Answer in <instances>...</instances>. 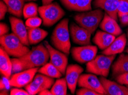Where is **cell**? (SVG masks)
Listing matches in <instances>:
<instances>
[{"instance_id": "obj_1", "label": "cell", "mask_w": 128, "mask_h": 95, "mask_svg": "<svg viewBox=\"0 0 128 95\" xmlns=\"http://www.w3.org/2000/svg\"><path fill=\"white\" fill-rule=\"evenodd\" d=\"M68 22V19H62L54 29L51 38V43L54 47L67 55H69L71 51Z\"/></svg>"}, {"instance_id": "obj_2", "label": "cell", "mask_w": 128, "mask_h": 95, "mask_svg": "<svg viewBox=\"0 0 128 95\" xmlns=\"http://www.w3.org/2000/svg\"><path fill=\"white\" fill-rule=\"evenodd\" d=\"M50 58L48 50L44 43L34 47L26 55L20 58L25 70L38 67H42L47 63Z\"/></svg>"}, {"instance_id": "obj_3", "label": "cell", "mask_w": 128, "mask_h": 95, "mask_svg": "<svg viewBox=\"0 0 128 95\" xmlns=\"http://www.w3.org/2000/svg\"><path fill=\"white\" fill-rule=\"evenodd\" d=\"M1 47L12 57L20 58L30 51L28 46L22 43L14 33L7 34L0 37Z\"/></svg>"}, {"instance_id": "obj_4", "label": "cell", "mask_w": 128, "mask_h": 95, "mask_svg": "<svg viewBox=\"0 0 128 95\" xmlns=\"http://www.w3.org/2000/svg\"><path fill=\"white\" fill-rule=\"evenodd\" d=\"M104 14L102 9L97 8L94 10L78 13L75 15L74 19L78 25L93 34L100 26Z\"/></svg>"}, {"instance_id": "obj_5", "label": "cell", "mask_w": 128, "mask_h": 95, "mask_svg": "<svg viewBox=\"0 0 128 95\" xmlns=\"http://www.w3.org/2000/svg\"><path fill=\"white\" fill-rule=\"evenodd\" d=\"M116 55L96 56L92 61L86 64V71L96 75L106 77L109 73L110 69Z\"/></svg>"}, {"instance_id": "obj_6", "label": "cell", "mask_w": 128, "mask_h": 95, "mask_svg": "<svg viewBox=\"0 0 128 95\" xmlns=\"http://www.w3.org/2000/svg\"><path fill=\"white\" fill-rule=\"evenodd\" d=\"M38 13L44 26L51 27L65 15V11L57 2H52L38 7Z\"/></svg>"}, {"instance_id": "obj_7", "label": "cell", "mask_w": 128, "mask_h": 95, "mask_svg": "<svg viewBox=\"0 0 128 95\" xmlns=\"http://www.w3.org/2000/svg\"><path fill=\"white\" fill-rule=\"evenodd\" d=\"M54 83V78L39 73L35 75L33 80L25 88L30 95H35L44 90L51 88Z\"/></svg>"}, {"instance_id": "obj_8", "label": "cell", "mask_w": 128, "mask_h": 95, "mask_svg": "<svg viewBox=\"0 0 128 95\" xmlns=\"http://www.w3.org/2000/svg\"><path fill=\"white\" fill-rule=\"evenodd\" d=\"M97 47L92 45H85L71 48L72 57L75 61L80 64L88 63L96 57Z\"/></svg>"}, {"instance_id": "obj_9", "label": "cell", "mask_w": 128, "mask_h": 95, "mask_svg": "<svg viewBox=\"0 0 128 95\" xmlns=\"http://www.w3.org/2000/svg\"><path fill=\"white\" fill-rule=\"evenodd\" d=\"M44 44L49 52L50 62L59 69L62 74H66L68 64V58L66 54L57 50L56 48H54L46 40L44 42Z\"/></svg>"}, {"instance_id": "obj_10", "label": "cell", "mask_w": 128, "mask_h": 95, "mask_svg": "<svg viewBox=\"0 0 128 95\" xmlns=\"http://www.w3.org/2000/svg\"><path fill=\"white\" fill-rule=\"evenodd\" d=\"M38 69V67L33 68L13 74L9 80L10 86L16 88L26 86L33 80Z\"/></svg>"}, {"instance_id": "obj_11", "label": "cell", "mask_w": 128, "mask_h": 95, "mask_svg": "<svg viewBox=\"0 0 128 95\" xmlns=\"http://www.w3.org/2000/svg\"><path fill=\"white\" fill-rule=\"evenodd\" d=\"M78 85L80 88H86L96 91L101 95H107L100 79L93 73L82 74L79 77Z\"/></svg>"}, {"instance_id": "obj_12", "label": "cell", "mask_w": 128, "mask_h": 95, "mask_svg": "<svg viewBox=\"0 0 128 95\" xmlns=\"http://www.w3.org/2000/svg\"><path fill=\"white\" fill-rule=\"evenodd\" d=\"M70 32L72 41L80 46L88 45L91 42L92 33L79 25L71 22L70 25Z\"/></svg>"}, {"instance_id": "obj_13", "label": "cell", "mask_w": 128, "mask_h": 95, "mask_svg": "<svg viewBox=\"0 0 128 95\" xmlns=\"http://www.w3.org/2000/svg\"><path fill=\"white\" fill-rule=\"evenodd\" d=\"M83 68L78 64H70L67 65L66 71V77L68 88L72 94H74L79 77L83 72Z\"/></svg>"}, {"instance_id": "obj_14", "label": "cell", "mask_w": 128, "mask_h": 95, "mask_svg": "<svg viewBox=\"0 0 128 95\" xmlns=\"http://www.w3.org/2000/svg\"><path fill=\"white\" fill-rule=\"evenodd\" d=\"M9 21L12 30L17 37L20 39L22 43L26 46H30V42L28 40V29L26 28L23 21L18 17L11 16L9 17Z\"/></svg>"}, {"instance_id": "obj_15", "label": "cell", "mask_w": 128, "mask_h": 95, "mask_svg": "<svg viewBox=\"0 0 128 95\" xmlns=\"http://www.w3.org/2000/svg\"><path fill=\"white\" fill-rule=\"evenodd\" d=\"M120 0H94L93 6L96 8H100L117 21L118 7Z\"/></svg>"}, {"instance_id": "obj_16", "label": "cell", "mask_w": 128, "mask_h": 95, "mask_svg": "<svg viewBox=\"0 0 128 95\" xmlns=\"http://www.w3.org/2000/svg\"><path fill=\"white\" fill-rule=\"evenodd\" d=\"M102 86L108 95H128V87L120 83L107 79L105 77H100Z\"/></svg>"}, {"instance_id": "obj_17", "label": "cell", "mask_w": 128, "mask_h": 95, "mask_svg": "<svg viewBox=\"0 0 128 95\" xmlns=\"http://www.w3.org/2000/svg\"><path fill=\"white\" fill-rule=\"evenodd\" d=\"M100 28L102 30L116 36H118L122 33V29L118 24L117 20L106 13L100 25Z\"/></svg>"}, {"instance_id": "obj_18", "label": "cell", "mask_w": 128, "mask_h": 95, "mask_svg": "<svg viewBox=\"0 0 128 95\" xmlns=\"http://www.w3.org/2000/svg\"><path fill=\"white\" fill-rule=\"evenodd\" d=\"M127 42L128 39L126 34H122L116 38L107 48L103 50L102 53L106 55H113L121 54L125 50Z\"/></svg>"}, {"instance_id": "obj_19", "label": "cell", "mask_w": 128, "mask_h": 95, "mask_svg": "<svg viewBox=\"0 0 128 95\" xmlns=\"http://www.w3.org/2000/svg\"><path fill=\"white\" fill-rule=\"evenodd\" d=\"M116 36L108 33L104 31H97L93 38V42L100 49L105 50L116 39Z\"/></svg>"}, {"instance_id": "obj_20", "label": "cell", "mask_w": 128, "mask_h": 95, "mask_svg": "<svg viewBox=\"0 0 128 95\" xmlns=\"http://www.w3.org/2000/svg\"><path fill=\"white\" fill-rule=\"evenodd\" d=\"M0 72L3 76L7 78L10 77L12 75V61L9 55L3 48H0Z\"/></svg>"}, {"instance_id": "obj_21", "label": "cell", "mask_w": 128, "mask_h": 95, "mask_svg": "<svg viewBox=\"0 0 128 95\" xmlns=\"http://www.w3.org/2000/svg\"><path fill=\"white\" fill-rule=\"evenodd\" d=\"M113 76L128 72V54H121L112 65Z\"/></svg>"}, {"instance_id": "obj_22", "label": "cell", "mask_w": 128, "mask_h": 95, "mask_svg": "<svg viewBox=\"0 0 128 95\" xmlns=\"http://www.w3.org/2000/svg\"><path fill=\"white\" fill-rule=\"evenodd\" d=\"M8 7V12L13 16L18 18L23 15V9L25 5V0H3Z\"/></svg>"}, {"instance_id": "obj_23", "label": "cell", "mask_w": 128, "mask_h": 95, "mask_svg": "<svg viewBox=\"0 0 128 95\" xmlns=\"http://www.w3.org/2000/svg\"><path fill=\"white\" fill-rule=\"evenodd\" d=\"M27 29L28 40L30 44H36L40 43L46 38L48 34L46 31L39 28H27Z\"/></svg>"}, {"instance_id": "obj_24", "label": "cell", "mask_w": 128, "mask_h": 95, "mask_svg": "<svg viewBox=\"0 0 128 95\" xmlns=\"http://www.w3.org/2000/svg\"><path fill=\"white\" fill-rule=\"evenodd\" d=\"M38 72L42 74L45 75L52 78L59 79L62 77V74L56 67H55L51 62L46 63L45 65L38 69Z\"/></svg>"}, {"instance_id": "obj_25", "label": "cell", "mask_w": 128, "mask_h": 95, "mask_svg": "<svg viewBox=\"0 0 128 95\" xmlns=\"http://www.w3.org/2000/svg\"><path fill=\"white\" fill-rule=\"evenodd\" d=\"M67 83L64 78L58 79L51 88L52 95H66L67 94Z\"/></svg>"}, {"instance_id": "obj_26", "label": "cell", "mask_w": 128, "mask_h": 95, "mask_svg": "<svg viewBox=\"0 0 128 95\" xmlns=\"http://www.w3.org/2000/svg\"><path fill=\"white\" fill-rule=\"evenodd\" d=\"M38 13V4L34 2H30L25 4L23 9V16L27 19L31 17H37Z\"/></svg>"}, {"instance_id": "obj_27", "label": "cell", "mask_w": 128, "mask_h": 95, "mask_svg": "<svg viewBox=\"0 0 128 95\" xmlns=\"http://www.w3.org/2000/svg\"><path fill=\"white\" fill-rule=\"evenodd\" d=\"M94 0H78L74 11L84 12L92 10V3Z\"/></svg>"}, {"instance_id": "obj_28", "label": "cell", "mask_w": 128, "mask_h": 95, "mask_svg": "<svg viewBox=\"0 0 128 95\" xmlns=\"http://www.w3.org/2000/svg\"><path fill=\"white\" fill-rule=\"evenodd\" d=\"M12 73L20 72L25 70L24 65L22 64V62L21 61L20 58H12Z\"/></svg>"}, {"instance_id": "obj_29", "label": "cell", "mask_w": 128, "mask_h": 95, "mask_svg": "<svg viewBox=\"0 0 128 95\" xmlns=\"http://www.w3.org/2000/svg\"><path fill=\"white\" fill-rule=\"evenodd\" d=\"M42 19L38 17H34L28 18L26 20V25L27 28H38L42 25Z\"/></svg>"}, {"instance_id": "obj_30", "label": "cell", "mask_w": 128, "mask_h": 95, "mask_svg": "<svg viewBox=\"0 0 128 95\" xmlns=\"http://www.w3.org/2000/svg\"><path fill=\"white\" fill-rule=\"evenodd\" d=\"M128 15V0H120L118 7V17Z\"/></svg>"}, {"instance_id": "obj_31", "label": "cell", "mask_w": 128, "mask_h": 95, "mask_svg": "<svg viewBox=\"0 0 128 95\" xmlns=\"http://www.w3.org/2000/svg\"><path fill=\"white\" fill-rule=\"evenodd\" d=\"M60 1L67 10L74 11L78 0H60Z\"/></svg>"}, {"instance_id": "obj_32", "label": "cell", "mask_w": 128, "mask_h": 95, "mask_svg": "<svg viewBox=\"0 0 128 95\" xmlns=\"http://www.w3.org/2000/svg\"><path fill=\"white\" fill-rule=\"evenodd\" d=\"M77 95H101L96 91L86 88H81L76 92Z\"/></svg>"}, {"instance_id": "obj_33", "label": "cell", "mask_w": 128, "mask_h": 95, "mask_svg": "<svg viewBox=\"0 0 128 95\" xmlns=\"http://www.w3.org/2000/svg\"><path fill=\"white\" fill-rule=\"evenodd\" d=\"M116 80L122 85H126L128 87V72L121 73L116 76Z\"/></svg>"}, {"instance_id": "obj_34", "label": "cell", "mask_w": 128, "mask_h": 95, "mask_svg": "<svg viewBox=\"0 0 128 95\" xmlns=\"http://www.w3.org/2000/svg\"><path fill=\"white\" fill-rule=\"evenodd\" d=\"M8 11V7L6 4L3 1V0L0 1V19L2 20L5 18V14Z\"/></svg>"}, {"instance_id": "obj_35", "label": "cell", "mask_w": 128, "mask_h": 95, "mask_svg": "<svg viewBox=\"0 0 128 95\" xmlns=\"http://www.w3.org/2000/svg\"><path fill=\"white\" fill-rule=\"evenodd\" d=\"M10 85L9 84V80L8 78L4 76L3 78L0 80V90H9L10 88Z\"/></svg>"}, {"instance_id": "obj_36", "label": "cell", "mask_w": 128, "mask_h": 95, "mask_svg": "<svg viewBox=\"0 0 128 95\" xmlns=\"http://www.w3.org/2000/svg\"><path fill=\"white\" fill-rule=\"evenodd\" d=\"M10 95H30L28 91L26 90L25 91L22 89H20L18 88H12L10 90Z\"/></svg>"}, {"instance_id": "obj_37", "label": "cell", "mask_w": 128, "mask_h": 95, "mask_svg": "<svg viewBox=\"0 0 128 95\" xmlns=\"http://www.w3.org/2000/svg\"><path fill=\"white\" fill-rule=\"evenodd\" d=\"M9 28L8 25L5 23L1 22L0 24V35L3 36L8 33Z\"/></svg>"}, {"instance_id": "obj_38", "label": "cell", "mask_w": 128, "mask_h": 95, "mask_svg": "<svg viewBox=\"0 0 128 95\" xmlns=\"http://www.w3.org/2000/svg\"><path fill=\"white\" fill-rule=\"evenodd\" d=\"M120 18V22L123 26H127L128 25V15H124Z\"/></svg>"}, {"instance_id": "obj_39", "label": "cell", "mask_w": 128, "mask_h": 95, "mask_svg": "<svg viewBox=\"0 0 128 95\" xmlns=\"http://www.w3.org/2000/svg\"><path fill=\"white\" fill-rule=\"evenodd\" d=\"M39 95H52V94L51 91L48 90V89H46V90H44L40 92L39 94Z\"/></svg>"}, {"instance_id": "obj_40", "label": "cell", "mask_w": 128, "mask_h": 95, "mask_svg": "<svg viewBox=\"0 0 128 95\" xmlns=\"http://www.w3.org/2000/svg\"><path fill=\"white\" fill-rule=\"evenodd\" d=\"M54 0H42V5H46L52 3Z\"/></svg>"}, {"instance_id": "obj_41", "label": "cell", "mask_w": 128, "mask_h": 95, "mask_svg": "<svg viewBox=\"0 0 128 95\" xmlns=\"http://www.w3.org/2000/svg\"><path fill=\"white\" fill-rule=\"evenodd\" d=\"M0 95H9L8 90H1V92H0Z\"/></svg>"}, {"instance_id": "obj_42", "label": "cell", "mask_w": 128, "mask_h": 95, "mask_svg": "<svg viewBox=\"0 0 128 95\" xmlns=\"http://www.w3.org/2000/svg\"><path fill=\"white\" fill-rule=\"evenodd\" d=\"M26 1H37V0H25Z\"/></svg>"}, {"instance_id": "obj_43", "label": "cell", "mask_w": 128, "mask_h": 95, "mask_svg": "<svg viewBox=\"0 0 128 95\" xmlns=\"http://www.w3.org/2000/svg\"><path fill=\"white\" fill-rule=\"evenodd\" d=\"M127 38H128V30H127Z\"/></svg>"}, {"instance_id": "obj_44", "label": "cell", "mask_w": 128, "mask_h": 95, "mask_svg": "<svg viewBox=\"0 0 128 95\" xmlns=\"http://www.w3.org/2000/svg\"><path fill=\"white\" fill-rule=\"evenodd\" d=\"M125 52H126V53H128V48H126V50H125Z\"/></svg>"}, {"instance_id": "obj_45", "label": "cell", "mask_w": 128, "mask_h": 95, "mask_svg": "<svg viewBox=\"0 0 128 95\" xmlns=\"http://www.w3.org/2000/svg\"></svg>"}]
</instances>
